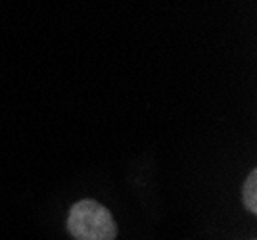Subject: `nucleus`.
I'll list each match as a JSON object with an SVG mask.
<instances>
[{
	"label": "nucleus",
	"mask_w": 257,
	"mask_h": 240,
	"mask_svg": "<svg viewBox=\"0 0 257 240\" xmlns=\"http://www.w3.org/2000/svg\"><path fill=\"white\" fill-rule=\"evenodd\" d=\"M67 230L75 240H115L117 223L109 209L96 200H79L67 215Z\"/></svg>",
	"instance_id": "obj_1"
},
{
	"label": "nucleus",
	"mask_w": 257,
	"mask_h": 240,
	"mask_svg": "<svg viewBox=\"0 0 257 240\" xmlns=\"http://www.w3.org/2000/svg\"><path fill=\"white\" fill-rule=\"evenodd\" d=\"M242 204L247 211L257 213V169H251L242 185Z\"/></svg>",
	"instance_id": "obj_2"
}]
</instances>
